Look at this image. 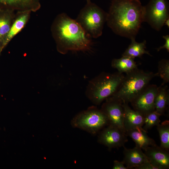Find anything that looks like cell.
I'll list each match as a JSON object with an SVG mask.
<instances>
[{
    "mask_svg": "<svg viewBox=\"0 0 169 169\" xmlns=\"http://www.w3.org/2000/svg\"><path fill=\"white\" fill-rule=\"evenodd\" d=\"M149 161L158 169L169 168V154L167 151L156 145L148 147L144 150Z\"/></svg>",
    "mask_w": 169,
    "mask_h": 169,
    "instance_id": "8fae6325",
    "label": "cell"
},
{
    "mask_svg": "<svg viewBox=\"0 0 169 169\" xmlns=\"http://www.w3.org/2000/svg\"><path fill=\"white\" fill-rule=\"evenodd\" d=\"M166 25L168 28L169 27V18L167 19L164 22V25Z\"/></svg>",
    "mask_w": 169,
    "mask_h": 169,
    "instance_id": "4316f807",
    "label": "cell"
},
{
    "mask_svg": "<svg viewBox=\"0 0 169 169\" xmlns=\"http://www.w3.org/2000/svg\"><path fill=\"white\" fill-rule=\"evenodd\" d=\"M122 105L125 114L123 124L126 132L134 129H143L144 122L143 115L139 112L132 109L128 103H123Z\"/></svg>",
    "mask_w": 169,
    "mask_h": 169,
    "instance_id": "7c38bea8",
    "label": "cell"
},
{
    "mask_svg": "<svg viewBox=\"0 0 169 169\" xmlns=\"http://www.w3.org/2000/svg\"><path fill=\"white\" fill-rule=\"evenodd\" d=\"M30 11L17 12L3 44L4 49L24 28L30 17Z\"/></svg>",
    "mask_w": 169,
    "mask_h": 169,
    "instance_id": "9a60e30c",
    "label": "cell"
},
{
    "mask_svg": "<svg viewBox=\"0 0 169 169\" xmlns=\"http://www.w3.org/2000/svg\"><path fill=\"white\" fill-rule=\"evenodd\" d=\"M145 13V7L139 0H112L106 22L115 34L135 38L144 22Z\"/></svg>",
    "mask_w": 169,
    "mask_h": 169,
    "instance_id": "6da1fadb",
    "label": "cell"
},
{
    "mask_svg": "<svg viewBox=\"0 0 169 169\" xmlns=\"http://www.w3.org/2000/svg\"><path fill=\"white\" fill-rule=\"evenodd\" d=\"M147 132L143 129H134L126 131V134L130 136L135 143L136 146L142 150L155 145V141L147 135Z\"/></svg>",
    "mask_w": 169,
    "mask_h": 169,
    "instance_id": "e0dca14e",
    "label": "cell"
},
{
    "mask_svg": "<svg viewBox=\"0 0 169 169\" xmlns=\"http://www.w3.org/2000/svg\"><path fill=\"white\" fill-rule=\"evenodd\" d=\"M124 162L122 161H120L117 160H115L114 161V164L112 167L113 169H128L125 166Z\"/></svg>",
    "mask_w": 169,
    "mask_h": 169,
    "instance_id": "484cf974",
    "label": "cell"
},
{
    "mask_svg": "<svg viewBox=\"0 0 169 169\" xmlns=\"http://www.w3.org/2000/svg\"><path fill=\"white\" fill-rule=\"evenodd\" d=\"M2 51L3 50L1 49V48H0V55Z\"/></svg>",
    "mask_w": 169,
    "mask_h": 169,
    "instance_id": "83f0119b",
    "label": "cell"
},
{
    "mask_svg": "<svg viewBox=\"0 0 169 169\" xmlns=\"http://www.w3.org/2000/svg\"><path fill=\"white\" fill-rule=\"evenodd\" d=\"M126 133L119 128L109 125L103 128L98 136V142L109 149L123 146L128 140Z\"/></svg>",
    "mask_w": 169,
    "mask_h": 169,
    "instance_id": "9c48e42d",
    "label": "cell"
},
{
    "mask_svg": "<svg viewBox=\"0 0 169 169\" xmlns=\"http://www.w3.org/2000/svg\"><path fill=\"white\" fill-rule=\"evenodd\" d=\"M136 169H158L155 165L149 161L146 162L136 168Z\"/></svg>",
    "mask_w": 169,
    "mask_h": 169,
    "instance_id": "d4e9b609",
    "label": "cell"
},
{
    "mask_svg": "<svg viewBox=\"0 0 169 169\" xmlns=\"http://www.w3.org/2000/svg\"><path fill=\"white\" fill-rule=\"evenodd\" d=\"M161 116L155 110L144 115L143 129L147 132L148 130L154 126H157L161 122L160 119Z\"/></svg>",
    "mask_w": 169,
    "mask_h": 169,
    "instance_id": "7402d4cb",
    "label": "cell"
},
{
    "mask_svg": "<svg viewBox=\"0 0 169 169\" xmlns=\"http://www.w3.org/2000/svg\"><path fill=\"white\" fill-rule=\"evenodd\" d=\"M87 1L75 20L89 36L97 38L102 34L107 13L90 0Z\"/></svg>",
    "mask_w": 169,
    "mask_h": 169,
    "instance_id": "5b68a950",
    "label": "cell"
},
{
    "mask_svg": "<svg viewBox=\"0 0 169 169\" xmlns=\"http://www.w3.org/2000/svg\"><path fill=\"white\" fill-rule=\"evenodd\" d=\"M131 42L128 47L122 54V56L130 57L135 59L136 57L141 58L145 54L151 56L149 51L146 50V40L141 43L137 42L135 38L131 39Z\"/></svg>",
    "mask_w": 169,
    "mask_h": 169,
    "instance_id": "ffe728a7",
    "label": "cell"
},
{
    "mask_svg": "<svg viewBox=\"0 0 169 169\" xmlns=\"http://www.w3.org/2000/svg\"><path fill=\"white\" fill-rule=\"evenodd\" d=\"M134 58L122 56L119 59H113L111 63L112 68L117 69L119 73L128 74L138 68V64Z\"/></svg>",
    "mask_w": 169,
    "mask_h": 169,
    "instance_id": "d6986e66",
    "label": "cell"
},
{
    "mask_svg": "<svg viewBox=\"0 0 169 169\" xmlns=\"http://www.w3.org/2000/svg\"><path fill=\"white\" fill-rule=\"evenodd\" d=\"M16 14L15 11L3 5L0 8V48L3 50L4 42Z\"/></svg>",
    "mask_w": 169,
    "mask_h": 169,
    "instance_id": "5bb4252c",
    "label": "cell"
},
{
    "mask_svg": "<svg viewBox=\"0 0 169 169\" xmlns=\"http://www.w3.org/2000/svg\"><path fill=\"white\" fill-rule=\"evenodd\" d=\"M158 87L154 84H149L130 103L133 109L143 115L155 110L154 102Z\"/></svg>",
    "mask_w": 169,
    "mask_h": 169,
    "instance_id": "30bf717a",
    "label": "cell"
},
{
    "mask_svg": "<svg viewBox=\"0 0 169 169\" xmlns=\"http://www.w3.org/2000/svg\"><path fill=\"white\" fill-rule=\"evenodd\" d=\"M71 125L95 135L109 125L108 120L101 111L93 106L78 114L72 120Z\"/></svg>",
    "mask_w": 169,
    "mask_h": 169,
    "instance_id": "8992f818",
    "label": "cell"
},
{
    "mask_svg": "<svg viewBox=\"0 0 169 169\" xmlns=\"http://www.w3.org/2000/svg\"><path fill=\"white\" fill-rule=\"evenodd\" d=\"M157 76L162 80L161 85H165L169 82V60L163 59L159 61L158 71L156 73Z\"/></svg>",
    "mask_w": 169,
    "mask_h": 169,
    "instance_id": "603a6c76",
    "label": "cell"
},
{
    "mask_svg": "<svg viewBox=\"0 0 169 169\" xmlns=\"http://www.w3.org/2000/svg\"><path fill=\"white\" fill-rule=\"evenodd\" d=\"M169 103V90L167 85H161L154 102L155 110L161 115H163Z\"/></svg>",
    "mask_w": 169,
    "mask_h": 169,
    "instance_id": "ac0fdd59",
    "label": "cell"
},
{
    "mask_svg": "<svg viewBox=\"0 0 169 169\" xmlns=\"http://www.w3.org/2000/svg\"><path fill=\"white\" fill-rule=\"evenodd\" d=\"M144 22L153 29L160 31L165 20L169 18V5L167 0H150L144 6Z\"/></svg>",
    "mask_w": 169,
    "mask_h": 169,
    "instance_id": "52a82bcc",
    "label": "cell"
},
{
    "mask_svg": "<svg viewBox=\"0 0 169 169\" xmlns=\"http://www.w3.org/2000/svg\"><path fill=\"white\" fill-rule=\"evenodd\" d=\"M58 51L65 54L69 51H84L91 44L90 38L76 21L65 13L58 15L51 27Z\"/></svg>",
    "mask_w": 169,
    "mask_h": 169,
    "instance_id": "7a4b0ae2",
    "label": "cell"
},
{
    "mask_svg": "<svg viewBox=\"0 0 169 169\" xmlns=\"http://www.w3.org/2000/svg\"><path fill=\"white\" fill-rule=\"evenodd\" d=\"M124 76L118 72H102L89 82L86 91L87 98L94 104L100 105L116 92Z\"/></svg>",
    "mask_w": 169,
    "mask_h": 169,
    "instance_id": "3957f363",
    "label": "cell"
},
{
    "mask_svg": "<svg viewBox=\"0 0 169 169\" xmlns=\"http://www.w3.org/2000/svg\"><path fill=\"white\" fill-rule=\"evenodd\" d=\"M126 74L116 92L110 97L122 103H130L146 88L153 78L157 76L156 73L138 68Z\"/></svg>",
    "mask_w": 169,
    "mask_h": 169,
    "instance_id": "277c9868",
    "label": "cell"
},
{
    "mask_svg": "<svg viewBox=\"0 0 169 169\" xmlns=\"http://www.w3.org/2000/svg\"><path fill=\"white\" fill-rule=\"evenodd\" d=\"M2 5H3L0 2V8L2 7Z\"/></svg>",
    "mask_w": 169,
    "mask_h": 169,
    "instance_id": "f1b7e54d",
    "label": "cell"
},
{
    "mask_svg": "<svg viewBox=\"0 0 169 169\" xmlns=\"http://www.w3.org/2000/svg\"><path fill=\"white\" fill-rule=\"evenodd\" d=\"M100 109L106 116L109 125L117 127L125 133L123 124L124 110L121 101L110 97L105 100Z\"/></svg>",
    "mask_w": 169,
    "mask_h": 169,
    "instance_id": "ba28073f",
    "label": "cell"
},
{
    "mask_svg": "<svg viewBox=\"0 0 169 169\" xmlns=\"http://www.w3.org/2000/svg\"><path fill=\"white\" fill-rule=\"evenodd\" d=\"M4 6L17 12H35L40 8L39 0H0Z\"/></svg>",
    "mask_w": 169,
    "mask_h": 169,
    "instance_id": "2e32d148",
    "label": "cell"
},
{
    "mask_svg": "<svg viewBox=\"0 0 169 169\" xmlns=\"http://www.w3.org/2000/svg\"><path fill=\"white\" fill-rule=\"evenodd\" d=\"M124 147V157L123 161L128 169L136 168L149 161L142 150L136 146L132 149Z\"/></svg>",
    "mask_w": 169,
    "mask_h": 169,
    "instance_id": "4fadbf2b",
    "label": "cell"
},
{
    "mask_svg": "<svg viewBox=\"0 0 169 169\" xmlns=\"http://www.w3.org/2000/svg\"><path fill=\"white\" fill-rule=\"evenodd\" d=\"M161 141L160 147L167 151L169 149V121L165 120L157 126Z\"/></svg>",
    "mask_w": 169,
    "mask_h": 169,
    "instance_id": "44dd1931",
    "label": "cell"
},
{
    "mask_svg": "<svg viewBox=\"0 0 169 169\" xmlns=\"http://www.w3.org/2000/svg\"><path fill=\"white\" fill-rule=\"evenodd\" d=\"M162 37L165 40V42L164 44L162 46L157 48L156 49L157 51L159 52L160 50L163 49H166L168 52H169V35H166L163 36Z\"/></svg>",
    "mask_w": 169,
    "mask_h": 169,
    "instance_id": "cb8c5ba5",
    "label": "cell"
}]
</instances>
